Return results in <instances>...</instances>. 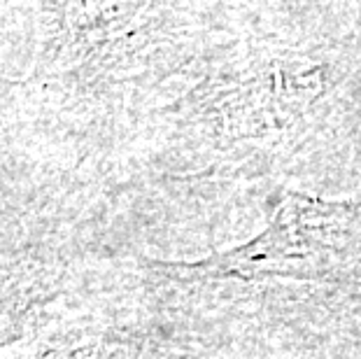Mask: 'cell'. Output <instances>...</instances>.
<instances>
[{
	"label": "cell",
	"instance_id": "6da1fadb",
	"mask_svg": "<svg viewBox=\"0 0 361 359\" xmlns=\"http://www.w3.org/2000/svg\"><path fill=\"white\" fill-rule=\"evenodd\" d=\"M361 259V201L289 196L271 226L231 255L210 259V278H329Z\"/></svg>",
	"mask_w": 361,
	"mask_h": 359
}]
</instances>
